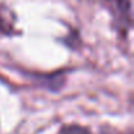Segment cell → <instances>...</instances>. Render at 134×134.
Wrapping results in <instances>:
<instances>
[{
    "label": "cell",
    "mask_w": 134,
    "mask_h": 134,
    "mask_svg": "<svg viewBox=\"0 0 134 134\" xmlns=\"http://www.w3.org/2000/svg\"><path fill=\"white\" fill-rule=\"evenodd\" d=\"M109 3L110 12L116 21V26L118 29H124L125 32L131 25V4L130 0H107Z\"/></svg>",
    "instance_id": "obj_1"
},
{
    "label": "cell",
    "mask_w": 134,
    "mask_h": 134,
    "mask_svg": "<svg viewBox=\"0 0 134 134\" xmlns=\"http://www.w3.org/2000/svg\"><path fill=\"white\" fill-rule=\"evenodd\" d=\"M59 134H91V131L80 125H66L59 130Z\"/></svg>",
    "instance_id": "obj_2"
},
{
    "label": "cell",
    "mask_w": 134,
    "mask_h": 134,
    "mask_svg": "<svg viewBox=\"0 0 134 134\" xmlns=\"http://www.w3.org/2000/svg\"><path fill=\"white\" fill-rule=\"evenodd\" d=\"M100 134H124V133H120V131H117L116 129H112V127H101Z\"/></svg>",
    "instance_id": "obj_3"
},
{
    "label": "cell",
    "mask_w": 134,
    "mask_h": 134,
    "mask_svg": "<svg viewBox=\"0 0 134 134\" xmlns=\"http://www.w3.org/2000/svg\"><path fill=\"white\" fill-rule=\"evenodd\" d=\"M0 20H3V19L0 17ZM0 30H2V32H4V29H3V25H2V24H0Z\"/></svg>",
    "instance_id": "obj_4"
}]
</instances>
